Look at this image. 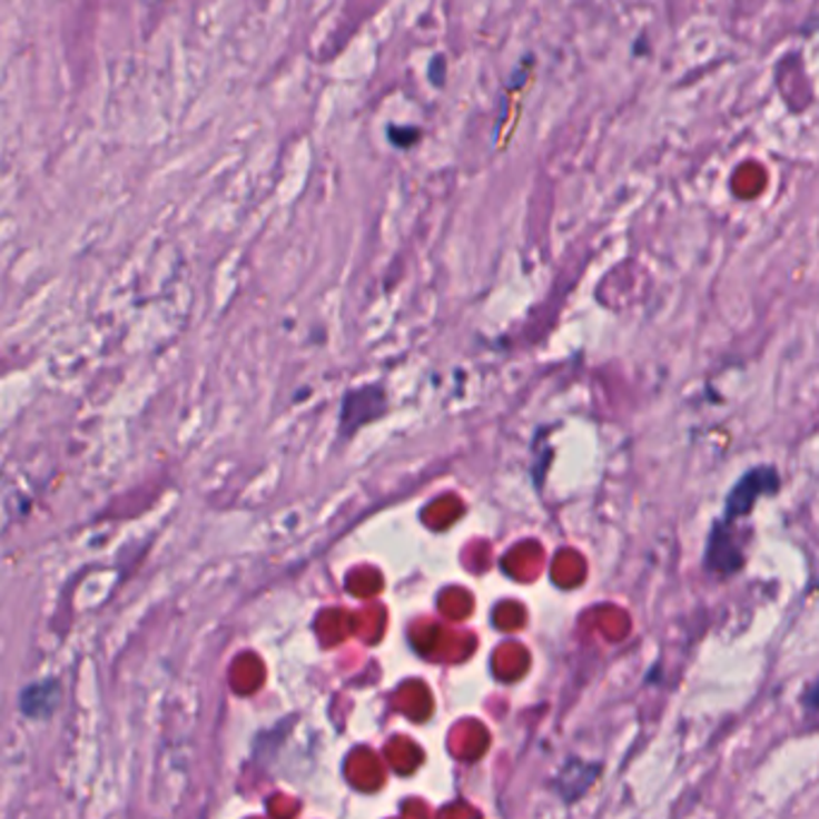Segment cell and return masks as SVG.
Instances as JSON below:
<instances>
[{"instance_id":"cell-1","label":"cell","mask_w":819,"mask_h":819,"mask_svg":"<svg viewBox=\"0 0 819 819\" xmlns=\"http://www.w3.org/2000/svg\"><path fill=\"white\" fill-rule=\"evenodd\" d=\"M808 707L819 709V680L812 685V690L808 692Z\"/></svg>"}]
</instances>
